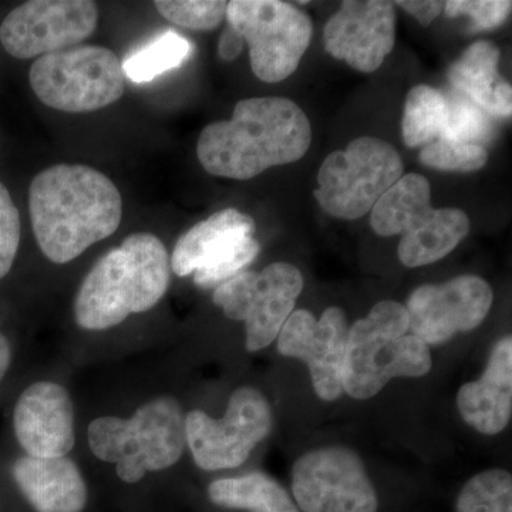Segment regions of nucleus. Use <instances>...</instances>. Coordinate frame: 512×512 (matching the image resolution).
Instances as JSON below:
<instances>
[{
	"label": "nucleus",
	"instance_id": "obj_23",
	"mask_svg": "<svg viewBox=\"0 0 512 512\" xmlns=\"http://www.w3.org/2000/svg\"><path fill=\"white\" fill-rule=\"evenodd\" d=\"M212 504L228 510L249 512H301L291 495L264 473L220 478L208 487Z\"/></svg>",
	"mask_w": 512,
	"mask_h": 512
},
{
	"label": "nucleus",
	"instance_id": "obj_17",
	"mask_svg": "<svg viewBox=\"0 0 512 512\" xmlns=\"http://www.w3.org/2000/svg\"><path fill=\"white\" fill-rule=\"evenodd\" d=\"M13 426L28 456L66 457L76 443L72 397L60 384L33 383L20 394Z\"/></svg>",
	"mask_w": 512,
	"mask_h": 512
},
{
	"label": "nucleus",
	"instance_id": "obj_33",
	"mask_svg": "<svg viewBox=\"0 0 512 512\" xmlns=\"http://www.w3.org/2000/svg\"><path fill=\"white\" fill-rule=\"evenodd\" d=\"M244 45V39L231 26H227V29L222 32L220 42H218V55L224 62H232L241 55Z\"/></svg>",
	"mask_w": 512,
	"mask_h": 512
},
{
	"label": "nucleus",
	"instance_id": "obj_30",
	"mask_svg": "<svg viewBox=\"0 0 512 512\" xmlns=\"http://www.w3.org/2000/svg\"><path fill=\"white\" fill-rule=\"evenodd\" d=\"M20 215L8 188L0 183V279L12 269L20 245Z\"/></svg>",
	"mask_w": 512,
	"mask_h": 512
},
{
	"label": "nucleus",
	"instance_id": "obj_10",
	"mask_svg": "<svg viewBox=\"0 0 512 512\" xmlns=\"http://www.w3.org/2000/svg\"><path fill=\"white\" fill-rule=\"evenodd\" d=\"M254 234L255 221L248 214L234 208L215 212L178 239L171 271L180 278L194 274L200 288H217L255 261L261 247Z\"/></svg>",
	"mask_w": 512,
	"mask_h": 512
},
{
	"label": "nucleus",
	"instance_id": "obj_11",
	"mask_svg": "<svg viewBox=\"0 0 512 512\" xmlns=\"http://www.w3.org/2000/svg\"><path fill=\"white\" fill-rule=\"evenodd\" d=\"M271 427L268 400L249 386L231 394L222 419H212L202 410H192L185 416L187 446L195 464L205 471L242 466Z\"/></svg>",
	"mask_w": 512,
	"mask_h": 512
},
{
	"label": "nucleus",
	"instance_id": "obj_20",
	"mask_svg": "<svg viewBox=\"0 0 512 512\" xmlns=\"http://www.w3.org/2000/svg\"><path fill=\"white\" fill-rule=\"evenodd\" d=\"M498 62V47L488 40H480L450 67L448 79L488 116L505 119L512 113V89L498 74Z\"/></svg>",
	"mask_w": 512,
	"mask_h": 512
},
{
	"label": "nucleus",
	"instance_id": "obj_7",
	"mask_svg": "<svg viewBox=\"0 0 512 512\" xmlns=\"http://www.w3.org/2000/svg\"><path fill=\"white\" fill-rule=\"evenodd\" d=\"M402 175V157L389 143L360 137L326 157L318 174L319 188L313 194L326 214L357 220L372 211Z\"/></svg>",
	"mask_w": 512,
	"mask_h": 512
},
{
	"label": "nucleus",
	"instance_id": "obj_16",
	"mask_svg": "<svg viewBox=\"0 0 512 512\" xmlns=\"http://www.w3.org/2000/svg\"><path fill=\"white\" fill-rule=\"evenodd\" d=\"M396 15L392 2L348 0L326 23L325 49L362 73H373L393 50Z\"/></svg>",
	"mask_w": 512,
	"mask_h": 512
},
{
	"label": "nucleus",
	"instance_id": "obj_14",
	"mask_svg": "<svg viewBox=\"0 0 512 512\" xmlns=\"http://www.w3.org/2000/svg\"><path fill=\"white\" fill-rule=\"evenodd\" d=\"M494 293L480 276L464 275L439 285H424L410 295L409 332L427 346L443 345L478 328L493 306Z\"/></svg>",
	"mask_w": 512,
	"mask_h": 512
},
{
	"label": "nucleus",
	"instance_id": "obj_31",
	"mask_svg": "<svg viewBox=\"0 0 512 512\" xmlns=\"http://www.w3.org/2000/svg\"><path fill=\"white\" fill-rule=\"evenodd\" d=\"M511 2L507 0H451L444 3L447 18L470 16L474 22V29H494L507 20L511 12Z\"/></svg>",
	"mask_w": 512,
	"mask_h": 512
},
{
	"label": "nucleus",
	"instance_id": "obj_27",
	"mask_svg": "<svg viewBox=\"0 0 512 512\" xmlns=\"http://www.w3.org/2000/svg\"><path fill=\"white\" fill-rule=\"evenodd\" d=\"M447 127L440 140L476 144L487 141L493 133L490 116L466 96L447 97Z\"/></svg>",
	"mask_w": 512,
	"mask_h": 512
},
{
	"label": "nucleus",
	"instance_id": "obj_2",
	"mask_svg": "<svg viewBox=\"0 0 512 512\" xmlns=\"http://www.w3.org/2000/svg\"><path fill=\"white\" fill-rule=\"evenodd\" d=\"M311 143V123L298 104L285 97H252L238 101L231 120L202 130L197 157L215 177L251 180L301 160Z\"/></svg>",
	"mask_w": 512,
	"mask_h": 512
},
{
	"label": "nucleus",
	"instance_id": "obj_21",
	"mask_svg": "<svg viewBox=\"0 0 512 512\" xmlns=\"http://www.w3.org/2000/svg\"><path fill=\"white\" fill-rule=\"evenodd\" d=\"M470 220L456 208L433 210L429 217L402 235L400 262L407 268H420L440 261L467 237Z\"/></svg>",
	"mask_w": 512,
	"mask_h": 512
},
{
	"label": "nucleus",
	"instance_id": "obj_8",
	"mask_svg": "<svg viewBox=\"0 0 512 512\" xmlns=\"http://www.w3.org/2000/svg\"><path fill=\"white\" fill-rule=\"evenodd\" d=\"M225 19L249 46L252 72L265 83L282 82L295 73L311 45V19L289 3L234 0L228 2Z\"/></svg>",
	"mask_w": 512,
	"mask_h": 512
},
{
	"label": "nucleus",
	"instance_id": "obj_12",
	"mask_svg": "<svg viewBox=\"0 0 512 512\" xmlns=\"http://www.w3.org/2000/svg\"><path fill=\"white\" fill-rule=\"evenodd\" d=\"M292 494L302 512L379 510V498L362 458L346 447L303 454L292 468Z\"/></svg>",
	"mask_w": 512,
	"mask_h": 512
},
{
	"label": "nucleus",
	"instance_id": "obj_1",
	"mask_svg": "<svg viewBox=\"0 0 512 512\" xmlns=\"http://www.w3.org/2000/svg\"><path fill=\"white\" fill-rule=\"evenodd\" d=\"M29 212L40 251L63 265L119 229L123 200L106 174L89 165L56 164L33 178Z\"/></svg>",
	"mask_w": 512,
	"mask_h": 512
},
{
	"label": "nucleus",
	"instance_id": "obj_34",
	"mask_svg": "<svg viewBox=\"0 0 512 512\" xmlns=\"http://www.w3.org/2000/svg\"><path fill=\"white\" fill-rule=\"evenodd\" d=\"M10 362H12V349H10L9 340L0 333V380L8 372Z\"/></svg>",
	"mask_w": 512,
	"mask_h": 512
},
{
	"label": "nucleus",
	"instance_id": "obj_22",
	"mask_svg": "<svg viewBox=\"0 0 512 512\" xmlns=\"http://www.w3.org/2000/svg\"><path fill=\"white\" fill-rule=\"evenodd\" d=\"M430 183L420 174L402 175L384 192L370 215V225L380 237L404 235L433 212Z\"/></svg>",
	"mask_w": 512,
	"mask_h": 512
},
{
	"label": "nucleus",
	"instance_id": "obj_18",
	"mask_svg": "<svg viewBox=\"0 0 512 512\" xmlns=\"http://www.w3.org/2000/svg\"><path fill=\"white\" fill-rule=\"evenodd\" d=\"M457 407L463 420L478 433L495 436L508 426L512 414L511 336L498 340L480 379L461 386Z\"/></svg>",
	"mask_w": 512,
	"mask_h": 512
},
{
	"label": "nucleus",
	"instance_id": "obj_9",
	"mask_svg": "<svg viewBox=\"0 0 512 512\" xmlns=\"http://www.w3.org/2000/svg\"><path fill=\"white\" fill-rule=\"evenodd\" d=\"M303 285L296 266L276 262L261 272L242 271L228 279L215 288L212 301L227 318L245 323V346L258 352L278 338Z\"/></svg>",
	"mask_w": 512,
	"mask_h": 512
},
{
	"label": "nucleus",
	"instance_id": "obj_5",
	"mask_svg": "<svg viewBox=\"0 0 512 512\" xmlns=\"http://www.w3.org/2000/svg\"><path fill=\"white\" fill-rule=\"evenodd\" d=\"M90 450L114 464L121 481L136 484L147 473L175 466L187 446L185 416L174 397L151 400L130 419L99 417L87 430Z\"/></svg>",
	"mask_w": 512,
	"mask_h": 512
},
{
	"label": "nucleus",
	"instance_id": "obj_29",
	"mask_svg": "<svg viewBox=\"0 0 512 512\" xmlns=\"http://www.w3.org/2000/svg\"><path fill=\"white\" fill-rule=\"evenodd\" d=\"M419 158L421 163L436 170L471 173L487 164L488 154L483 146L476 144L436 140L424 146Z\"/></svg>",
	"mask_w": 512,
	"mask_h": 512
},
{
	"label": "nucleus",
	"instance_id": "obj_19",
	"mask_svg": "<svg viewBox=\"0 0 512 512\" xmlns=\"http://www.w3.org/2000/svg\"><path fill=\"white\" fill-rule=\"evenodd\" d=\"M16 485L36 512H83L87 485L72 458H18L12 467Z\"/></svg>",
	"mask_w": 512,
	"mask_h": 512
},
{
	"label": "nucleus",
	"instance_id": "obj_32",
	"mask_svg": "<svg viewBox=\"0 0 512 512\" xmlns=\"http://www.w3.org/2000/svg\"><path fill=\"white\" fill-rule=\"evenodd\" d=\"M400 8L409 12L414 18L419 20L421 26H429L444 8L443 2H396Z\"/></svg>",
	"mask_w": 512,
	"mask_h": 512
},
{
	"label": "nucleus",
	"instance_id": "obj_15",
	"mask_svg": "<svg viewBox=\"0 0 512 512\" xmlns=\"http://www.w3.org/2000/svg\"><path fill=\"white\" fill-rule=\"evenodd\" d=\"M349 323L346 313L330 306L316 319L306 309L291 313L278 335V352L302 360L311 373L320 399L335 402L342 397Z\"/></svg>",
	"mask_w": 512,
	"mask_h": 512
},
{
	"label": "nucleus",
	"instance_id": "obj_25",
	"mask_svg": "<svg viewBox=\"0 0 512 512\" xmlns=\"http://www.w3.org/2000/svg\"><path fill=\"white\" fill-rule=\"evenodd\" d=\"M192 52L191 43L174 30H167L124 59L127 79L134 83H147L168 70L177 69Z\"/></svg>",
	"mask_w": 512,
	"mask_h": 512
},
{
	"label": "nucleus",
	"instance_id": "obj_3",
	"mask_svg": "<svg viewBox=\"0 0 512 512\" xmlns=\"http://www.w3.org/2000/svg\"><path fill=\"white\" fill-rule=\"evenodd\" d=\"M171 262L160 238L137 232L101 256L74 299V319L84 330H107L128 316L150 311L164 298Z\"/></svg>",
	"mask_w": 512,
	"mask_h": 512
},
{
	"label": "nucleus",
	"instance_id": "obj_26",
	"mask_svg": "<svg viewBox=\"0 0 512 512\" xmlns=\"http://www.w3.org/2000/svg\"><path fill=\"white\" fill-rule=\"evenodd\" d=\"M457 512H512V477L508 471H483L461 488Z\"/></svg>",
	"mask_w": 512,
	"mask_h": 512
},
{
	"label": "nucleus",
	"instance_id": "obj_4",
	"mask_svg": "<svg viewBox=\"0 0 512 512\" xmlns=\"http://www.w3.org/2000/svg\"><path fill=\"white\" fill-rule=\"evenodd\" d=\"M431 369L429 346L409 333V315L399 302L376 303L349 328L343 392L366 400L396 377H421Z\"/></svg>",
	"mask_w": 512,
	"mask_h": 512
},
{
	"label": "nucleus",
	"instance_id": "obj_24",
	"mask_svg": "<svg viewBox=\"0 0 512 512\" xmlns=\"http://www.w3.org/2000/svg\"><path fill=\"white\" fill-rule=\"evenodd\" d=\"M448 100L434 87H413L404 104L402 131L407 147L427 146L443 137L447 127Z\"/></svg>",
	"mask_w": 512,
	"mask_h": 512
},
{
	"label": "nucleus",
	"instance_id": "obj_6",
	"mask_svg": "<svg viewBox=\"0 0 512 512\" xmlns=\"http://www.w3.org/2000/svg\"><path fill=\"white\" fill-rule=\"evenodd\" d=\"M29 82L50 109L90 113L120 100L127 77L110 49L79 45L39 57L30 67Z\"/></svg>",
	"mask_w": 512,
	"mask_h": 512
},
{
	"label": "nucleus",
	"instance_id": "obj_13",
	"mask_svg": "<svg viewBox=\"0 0 512 512\" xmlns=\"http://www.w3.org/2000/svg\"><path fill=\"white\" fill-rule=\"evenodd\" d=\"M97 22L99 10L90 0H30L3 20L0 43L16 59H39L79 46Z\"/></svg>",
	"mask_w": 512,
	"mask_h": 512
},
{
	"label": "nucleus",
	"instance_id": "obj_28",
	"mask_svg": "<svg viewBox=\"0 0 512 512\" xmlns=\"http://www.w3.org/2000/svg\"><path fill=\"white\" fill-rule=\"evenodd\" d=\"M157 12L168 22L191 30H214L227 16L228 2L222 0H157Z\"/></svg>",
	"mask_w": 512,
	"mask_h": 512
}]
</instances>
